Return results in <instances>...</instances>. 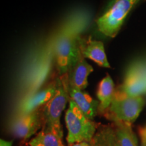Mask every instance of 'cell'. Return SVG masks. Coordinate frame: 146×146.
<instances>
[{
  "label": "cell",
  "instance_id": "6da1fadb",
  "mask_svg": "<svg viewBox=\"0 0 146 146\" xmlns=\"http://www.w3.org/2000/svg\"><path fill=\"white\" fill-rule=\"evenodd\" d=\"M84 15H76L58 33L55 38L54 54L57 63L58 76L68 74L72 65L77 58L78 52L77 38L86 26Z\"/></svg>",
  "mask_w": 146,
  "mask_h": 146
},
{
  "label": "cell",
  "instance_id": "7a4b0ae2",
  "mask_svg": "<svg viewBox=\"0 0 146 146\" xmlns=\"http://www.w3.org/2000/svg\"><path fill=\"white\" fill-rule=\"evenodd\" d=\"M57 89L54 97L41 108L43 119V129H50L63 135L60 117L67 102L70 100L68 74L56 78Z\"/></svg>",
  "mask_w": 146,
  "mask_h": 146
},
{
  "label": "cell",
  "instance_id": "3957f363",
  "mask_svg": "<svg viewBox=\"0 0 146 146\" xmlns=\"http://www.w3.org/2000/svg\"><path fill=\"white\" fill-rule=\"evenodd\" d=\"M65 122L68 129L66 140L69 145L81 141L90 142L99 126L87 118L70 99L66 112Z\"/></svg>",
  "mask_w": 146,
  "mask_h": 146
},
{
  "label": "cell",
  "instance_id": "277c9868",
  "mask_svg": "<svg viewBox=\"0 0 146 146\" xmlns=\"http://www.w3.org/2000/svg\"><path fill=\"white\" fill-rule=\"evenodd\" d=\"M140 0H111L103 14L96 21L98 31L104 35L114 37L133 7Z\"/></svg>",
  "mask_w": 146,
  "mask_h": 146
},
{
  "label": "cell",
  "instance_id": "5b68a950",
  "mask_svg": "<svg viewBox=\"0 0 146 146\" xmlns=\"http://www.w3.org/2000/svg\"><path fill=\"white\" fill-rule=\"evenodd\" d=\"M144 105L142 96H129L120 89L116 90L110 106L102 113L108 119L115 122L132 124L141 112Z\"/></svg>",
  "mask_w": 146,
  "mask_h": 146
},
{
  "label": "cell",
  "instance_id": "8992f818",
  "mask_svg": "<svg viewBox=\"0 0 146 146\" xmlns=\"http://www.w3.org/2000/svg\"><path fill=\"white\" fill-rule=\"evenodd\" d=\"M41 108L29 114L16 115L11 124V131L14 136L27 139L43 127Z\"/></svg>",
  "mask_w": 146,
  "mask_h": 146
},
{
  "label": "cell",
  "instance_id": "52a82bcc",
  "mask_svg": "<svg viewBox=\"0 0 146 146\" xmlns=\"http://www.w3.org/2000/svg\"><path fill=\"white\" fill-rule=\"evenodd\" d=\"M57 89L56 78L45 88L38 90L31 96L24 98L18 107L16 115L29 114L43 107L56 94Z\"/></svg>",
  "mask_w": 146,
  "mask_h": 146
},
{
  "label": "cell",
  "instance_id": "ba28073f",
  "mask_svg": "<svg viewBox=\"0 0 146 146\" xmlns=\"http://www.w3.org/2000/svg\"><path fill=\"white\" fill-rule=\"evenodd\" d=\"M77 45L84 58L93 60L102 67L110 68L102 41L94 40L91 36L83 37L79 35L77 38Z\"/></svg>",
  "mask_w": 146,
  "mask_h": 146
},
{
  "label": "cell",
  "instance_id": "9c48e42d",
  "mask_svg": "<svg viewBox=\"0 0 146 146\" xmlns=\"http://www.w3.org/2000/svg\"><path fill=\"white\" fill-rule=\"evenodd\" d=\"M93 70V67L87 63L79 51L76 61L68 72L69 86L80 90L85 89L88 85L87 77Z\"/></svg>",
  "mask_w": 146,
  "mask_h": 146
},
{
  "label": "cell",
  "instance_id": "30bf717a",
  "mask_svg": "<svg viewBox=\"0 0 146 146\" xmlns=\"http://www.w3.org/2000/svg\"><path fill=\"white\" fill-rule=\"evenodd\" d=\"M68 93L70 99L76 104L81 112L90 120H94L98 112L100 102L87 93L69 86V85Z\"/></svg>",
  "mask_w": 146,
  "mask_h": 146
},
{
  "label": "cell",
  "instance_id": "8fae6325",
  "mask_svg": "<svg viewBox=\"0 0 146 146\" xmlns=\"http://www.w3.org/2000/svg\"><path fill=\"white\" fill-rule=\"evenodd\" d=\"M118 89L129 96H141L146 93V81L131 65L127 70L123 85Z\"/></svg>",
  "mask_w": 146,
  "mask_h": 146
},
{
  "label": "cell",
  "instance_id": "7c38bea8",
  "mask_svg": "<svg viewBox=\"0 0 146 146\" xmlns=\"http://www.w3.org/2000/svg\"><path fill=\"white\" fill-rule=\"evenodd\" d=\"M91 146H120L114 125H99Z\"/></svg>",
  "mask_w": 146,
  "mask_h": 146
},
{
  "label": "cell",
  "instance_id": "4fadbf2b",
  "mask_svg": "<svg viewBox=\"0 0 146 146\" xmlns=\"http://www.w3.org/2000/svg\"><path fill=\"white\" fill-rule=\"evenodd\" d=\"M115 92L114 82L108 74L100 83L97 91V96L100 101L98 112L102 114L110 106L114 99Z\"/></svg>",
  "mask_w": 146,
  "mask_h": 146
},
{
  "label": "cell",
  "instance_id": "5bb4252c",
  "mask_svg": "<svg viewBox=\"0 0 146 146\" xmlns=\"http://www.w3.org/2000/svg\"><path fill=\"white\" fill-rule=\"evenodd\" d=\"M62 135L50 129H43L29 142V146H64Z\"/></svg>",
  "mask_w": 146,
  "mask_h": 146
},
{
  "label": "cell",
  "instance_id": "9a60e30c",
  "mask_svg": "<svg viewBox=\"0 0 146 146\" xmlns=\"http://www.w3.org/2000/svg\"><path fill=\"white\" fill-rule=\"evenodd\" d=\"M113 125L116 130L120 146H137V140L133 131L131 124L115 122Z\"/></svg>",
  "mask_w": 146,
  "mask_h": 146
},
{
  "label": "cell",
  "instance_id": "2e32d148",
  "mask_svg": "<svg viewBox=\"0 0 146 146\" xmlns=\"http://www.w3.org/2000/svg\"><path fill=\"white\" fill-rule=\"evenodd\" d=\"M139 135L141 137V140L144 141L146 145V126L144 127H141L139 129Z\"/></svg>",
  "mask_w": 146,
  "mask_h": 146
},
{
  "label": "cell",
  "instance_id": "e0dca14e",
  "mask_svg": "<svg viewBox=\"0 0 146 146\" xmlns=\"http://www.w3.org/2000/svg\"><path fill=\"white\" fill-rule=\"evenodd\" d=\"M69 146H91V144L90 142L88 141H81L78 142V143H75Z\"/></svg>",
  "mask_w": 146,
  "mask_h": 146
},
{
  "label": "cell",
  "instance_id": "ac0fdd59",
  "mask_svg": "<svg viewBox=\"0 0 146 146\" xmlns=\"http://www.w3.org/2000/svg\"><path fill=\"white\" fill-rule=\"evenodd\" d=\"M13 141H5L4 139L0 140V146H12Z\"/></svg>",
  "mask_w": 146,
  "mask_h": 146
},
{
  "label": "cell",
  "instance_id": "d6986e66",
  "mask_svg": "<svg viewBox=\"0 0 146 146\" xmlns=\"http://www.w3.org/2000/svg\"><path fill=\"white\" fill-rule=\"evenodd\" d=\"M141 146H146L145 143H144V141H142V140H141Z\"/></svg>",
  "mask_w": 146,
  "mask_h": 146
}]
</instances>
